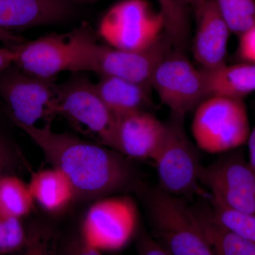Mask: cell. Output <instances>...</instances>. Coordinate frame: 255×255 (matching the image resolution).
<instances>
[{
  "instance_id": "cell-2",
  "label": "cell",
  "mask_w": 255,
  "mask_h": 255,
  "mask_svg": "<svg viewBox=\"0 0 255 255\" xmlns=\"http://www.w3.org/2000/svg\"><path fill=\"white\" fill-rule=\"evenodd\" d=\"M69 71L92 72L100 76L125 79L139 84L152 92V78L159 63L174 46L162 33L147 49L131 51L97 43L93 32L84 26L68 33Z\"/></svg>"
},
{
  "instance_id": "cell-28",
  "label": "cell",
  "mask_w": 255,
  "mask_h": 255,
  "mask_svg": "<svg viewBox=\"0 0 255 255\" xmlns=\"http://www.w3.org/2000/svg\"><path fill=\"white\" fill-rule=\"evenodd\" d=\"M12 153L9 142L0 132V177L4 174L5 169L11 164Z\"/></svg>"
},
{
  "instance_id": "cell-18",
  "label": "cell",
  "mask_w": 255,
  "mask_h": 255,
  "mask_svg": "<svg viewBox=\"0 0 255 255\" xmlns=\"http://www.w3.org/2000/svg\"><path fill=\"white\" fill-rule=\"evenodd\" d=\"M28 186L34 201L49 212H60L75 199L71 182L54 167L32 174Z\"/></svg>"
},
{
  "instance_id": "cell-8",
  "label": "cell",
  "mask_w": 255,
  "mask_h": 255,
  "mask_svg": "<svg viewBox=\"0 0 255 255\" xmlns=\"http://www.w3.org/2000/svg\"><path fill=\"white\" fill-rule=\"evenodd\" d=\"M152 88L171 112L185 116L210 97L205 73L196 68L182 50L173 48L159 63Z\"/></svg>"
},
{
  "instance_id": "cell-17",
  "label": "cell",
  "mask_w": 255,
  "mask_h": 255,
  "mask_svg": "<svg viewBox=\"0 0 255 255\" xmlns=\"http://www.w3.org/2000/svg\"><path fill=\"white\" fill-rule=\"evenodd\" d=\"M204 71L210 97L224 96L244 100L255 92V63L226 64L216 70Z\"/></svg>"
},
{
  "instance_id": "cell-16",
  "label": "cell",
  "mask_w": 255,
  "mask_h": 255,
  "mask_svg": "<svg viewBox=\"0 0 255 255\" xmlns=\"http://www.w3.org/2000/svg\"><path fill=\"white\" fill-rule=\"evenodd\" d=\"M96 90L104 103L114 114L154 110L152 92L135 82L111 76H100Z\"/></svg>"
},
{
  "instance_id": "cell-32",
  "label": "cell",
  "mask_w": 255,
  "mask_h": 255,
  "mask_svg": "<svg viewBox=\"0 0 255 255\" xmlns=\"http://www.w3.org/2000/svg\"><path fill=\"white\" fill-rule=\"evenodd\" d=\"M248 148H249V162L255 171V124L253 130L248 137Z\"/></svg>"
},
{
  "instance_id": "cell-30",
  "label": "cell",
  "mask_w": 255,
  "mask_h": 255,
  "mask_svg": "<svg viewBox=\"0 0 255 255\" xmlns=\"http://www.w3.org/2000/svg\"><path fill=\"white\" fill-rule=\"evenodd\" d=\"M14 63V54L13 52L8 48L0 47V73Z\"/></svg>"
},
{
  "instance_id": "cell-23",
  "label": "cell",
  "mask_w": 255,
  "mask_h": 255,
  "mask_svg": "<svg viewBox=\"0 0 255 255\" xmlns=\"http://www.w3.org/2000/svg\"><path fill=\"white\" fill-rule=\"evenodd\" d=\"M208 198L210 199L209 196ZM210 211L223 227L237 233L255 244V216L228 209L210 199Z\"/></svg>"
},
{
  "instance_id": "cell-15",
  "label": "cell",
  "mask_w": 255,
  "mask_h": 255,
  "mask_svg": "<svg viewBox=\"0 0 255 255\" xmlns=\"http://www.w3.org/2000/svg\"><path fill=\"white\" fill-rule=\"evenodd\" d=\"M70 11L67 0H0V32L58 22Z\"/></svg>"
},
{
  "instance_id": "cell-31",
  "label": "cell",
  "mask_w": 255,
  "mask_h": 255,
  "mask_svg": "<svg viewBox=\"0 0 255 255\" xmlns=\"http://www.w3.org/2000/svg\"><path fill=\"white\" fill-rule=\"evenodd\" d=\"M0 41L2 42V43L9 47L22 43L24 41L21 36H17L14 33L0 32Z\"/></svg>"
},
{
  "instance_id": "cell-9",
  "label": "cell",
  "mask_w": 255,
  "mask_h": 255,
  "mask_svg": "<svg viewBox=\"0 0 255 255\" xmlns=\"http://www.w3.org/2000/svg\"><path fill=\"white\" fill-rule=\"evenodd\" d=\"M199 182L220 205L255 216V171L239 148L225 152L209 166H201Z\"/></svg>"
},
{
  "instance_id": "cell-13",
  "label": "cell",
  "mask_w": 255,
  "mask_h": 255,
  "mask_svg": "<svg viewBox=\"0 0 255 255\" xmlns=\"http://www.w3.org/2000/svg\"><path fill=\"white\" fill-rule=\"evenodd\" d=\"M9 48L14 54L13 64L28 75L53 78L60 72L69 71L70 53L68 34L51 33Z\"/></svg>"
},
{
  "instance_id": "cell-24",
  "label": "cell",
  "mask_w": 255,
  "mask_h": 255,
  "mask_svg": "<svg viewBox=\"0 0 255 255\" xmlns=\"http://www.w3.org/2000/svg\"><path fill=\"white\" fill-rule=\"evenodd\" d=\"M28 233L21 219L0 215V255H9L22 251Z\"/></svg>"
},
{
  "instance_id": "cell-26",
  "label": "cell",
  "mask_w": 255,
  "mask_h": 255,
  "mask_svg": "<svg viewBox=\"0 0 255 255\" xmlns=\"http://www.w3.org/2000/svg\"><path fill=\"white\" fill-rule=\"evenodd\" d=\"M239 38L238 56L247 63H255V25Z\"/></svg>"
},
{
  "instance_id": "cell-14",
  "label": "cell",
  "mask_w": 255,
  "mask_h": 255,
  "mask_svg": "<svg viewBox=\"0 0 255 255\" xmlns=\"http://www.w3.org/2000/svg\"><path fill=\"white\" fill-rule=\"evenodd\" d=\"M194 13L196 31L192 51L196 62L205 70H216L226 65L231 31L216 0H207Z\"/></svg>"
},
{
  "instance_id": "cell-22",
  "label": "cell",
  "mask_w": 255,
  "mask_h": 255,
  "mask_svg": "<svg viewBox=\"0 0 255 255\" xmlns=\"http://www.w3.org/2000/svg\"><path fill=\"white\" fill-rule=\"evenodd\" d=\"M231 33L240 37L255 25V0H216Z\"/></svg>"
},
{
  "instance_id": "cell-6",
  "label": "cell",
  "mask_w": 255,
  "mask_h": 255,
  "mask_svg": "<svg viewBox=\"0 0 255 255\" xmlns=\"http://www.w3.org/2000/svg\"><path fill=\"white\" fill-rule=\"evenodd\" d=\"M58 85L55 116L61 115L78 131L107 147L115 116L104 103L93 83L75 72Z\"/></svg>"
},
{
  "instance_id": "cell-5",
  "label": "cell",
  "mask_w": 255,
  "mask_h": 255,
  "mask_svg": "<svg viewBox=\"0 0 255 255\" xmlns=\"http://www.w3.org/2000/svg\"><path fill=\"white\" fill-rule=\"evenodd\" d=\"M184 117L171 112L170 118L165 124V137L153 159L158 188L179 197L194 194L207 196L199 188V173L202 165L196 147L186 133Z\"/></svg>"
},
{
  "instance_id": "cell-1",
  "label": "cell",
  "mask_w": 255,
  "mask_h": 255,
  "mask_svg": "<svg viewBox=\"0 0 255 255\" xmlns=\"http://www.w3.org/2000/svg\"><path fill=\"white\" fill-rule=\"evenodd\" d=\"M15 124L36 142L53 167L68 177L75 199L110 195L131 184L132 166L117 151L71 134L55 132L52 121L40 127Z\"/></svg>"
},
{
  "instance_id": "cell-33",
  "label": "cell",
  "mask_w": 255,
  "mask_h": 255,
  "mask_svg": "<svg viewBox=\"0 0 255 255\" xmlns=\"http://www.w3.org/2000/svg\"><path fill=\"white\" fill-rule=\"evenodd\" d=\"M180 1L187 9H192L193 11H194L205 4L207 0H180Z\"/></svg>"
},
{
  "instance_id": "cell-27",
  "label": "cell",
  "mask_w": 255,
  "mask_h": 255,
  "mask_svg": "<svg viewBox=\"0 0 255 255\" xmlns=\"http://www.w3.org/2000/svg\"><path fill=\"white\" fill-rule=\"evenodd\" d=\"M137 252L138 255H172L164 249L152 236L144 232L139 235Z\"/></svg>"
},
{
  "instance_id": "cell-29",
  "label": "cell",
  "mask_w": 255,
  "mask_h": 255,
  "mask_svg": "<svg viewBox=\"0 0 255 255\" xmlns=\"http://www.w3.org/2000/svg\"><path fill=\"white\" fill-rule=\"evenodd\" d=\"M66 255H102V252L87 246L83 241L75 243L71 247Z\"/></svg>"
},
{
  "instance_id": "cell-7",
  "label": "cell",
  "mask_w": 255,
  "mask_h": 255,
  "mask_svg": "<svg viewBox=\"0 0 255 255\" xmlns=\"http://www.w3.org/2000/svg\"><path fill=\"white\" fill-rule=\"evenodd\" d=\"M164 29L163 16L146 0H123L109 9L99 28L109 46L138 51L158 41Z\"/></svg>"
},
{
  "instance_id": "cell-12",
  "label": "cell",
  "mask_w": 255,
  "mask_h": 255,
  "mask_svg": "<svg viewBox=\"0 0 255 255\" xmlns=\"http://www.w3.org/2000/svg\"><path fill=\"white\" fill-rule=\"evenodd\" d=\"M114 116L107 147L128 158L153 160L163 143L166 124L146 111Z\"/></svg>"
},
{
  "instance_id": "cell-3",
  "label": "cell",
  "mask_w": 255,
  "mask_h": 255,
  "mask_svg": "<svg viewBox=\"0 0 255 255\" xmlns=\"http://www.w3.org/2000/svg\"><path fill=\"white\" fill-rule=\"evenodd\" d=\"M152 237L172 255H215L192 208L182 197L155 189L149 198Z\"/></svg>"
},
{
  "instance_id": "cell-25",
  "label": "cell",
  "mask_w": 255,
  "mask_h": 255,
  "mask_svg": "<svg viewBox=\"0 0 255 255\" xmlns=\"http://www.w3.org/2000/svg\"><path fill=\"white\" fill-rule=\"evenodd\" d=\"M22 255H60L56 236L50 230L36 228L28 233L27 241Z\"/></svg>"
},
{
  "instance_id": "cell-11",
  "label": "cell",
  "mask_w": 255,
  "mask_h": 255,
  "mask_svg": "<svg viewBox=\"0 0 255 255\" xmlns=\"http://www.w3.org/2000/svg\"><path fill=\"white\" fill-rule=\"evenodd\" d=\"M137 224V208L130 198H105L89 209L82 226V239L101 252L118 251L131 239Z\"/></svg>"
},
{
  "instance_id": "cell-4",
  "label": "cell",
  "mask_w": 255,
  "mask_h": 255,
  "mask_svg": "<svg viewBox=\"0 0 255 255\" xmlns=\"http://www.w3.org/2000/svg\"><path fill=\"white\" fill-rule=\"evenodd\" d=\"M191 132L198 147L207 153L239 148L251 133L244 100L218 95L206 99L194 111Z\"/></svg>"
},
{
  "instance_id": "cell-20",
  "label": "cell",
  "mask_w": 255,
  "mask_h": 255,
  "mask_svg": "<svg viewBox=\"0 0 255 255\" xmlns=\"http://www.w3.org/2000/svg\"><path fill=\"white\" fill-rule=\"evenodd\" d=\"M33 196L28 184L14 175L0 177V215L21 219L32 210Z\"/></svg>"
},
{
  "instance_id": "cell-10",
  "label": "cell",
  "mask_w": 255,
  "mask_h": 255,
  "mask_svg": "<svg viewBox=\"0 0 255 255\" xmlns=\"http://www.w3.org/2000/svg\"><path fill=\"white\" fill-rule=\"evenodd\" d=\"M58 90L55 78L28 75L14 64L0 73V97L14 124L36 126L41 119L53 120Z\"/></svg>"
},
{
  "instance_id": "cell-19",
  "label": "cell",
  "mask_w": 255,
  "mask_h": 255,
  "mask_svg": "<svg viewBox=\"0 0 255 255\" xmlns=\"http://www.w3.org/2000/svg\"><path fill=\"white\" fill-rule=\"evenodd\" d=\"M193 211L215 255H255V243L220 225L209 209Z\"/></svg>"
},
{
  "instance_id": "cell-21",
  "label": "cell",
  "mask_w": 255,
  "mask_h": 255,
  "mask_svg": "<svg viewBox=\"0 0 255 255\" xmlns=\"http://www.w3.org/2000/svg\"><path fill=\"white\" fill-rule=\"evenodd\" d=\"M92 1L99 0H92ZM164 21V32L170 38L175 49L182 50L189 35L188 9L180 0H157Z\"/></svg>"
}]
</instances>
